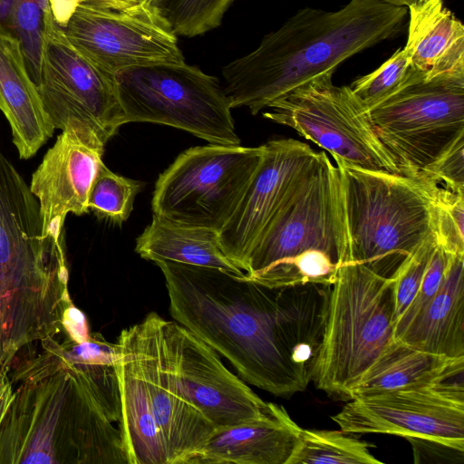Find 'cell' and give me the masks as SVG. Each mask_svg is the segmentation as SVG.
<instances>
[{
  "label": "cell",
  "mask_w": 464,
  "mask_h": 464,
  "mask_svg": "<svg viewBox=\"0 0 464 464\" xmlns=\"http://www.w3.org/2000/svg\"><path fill=\"white\" fill-rule=\"evenodd\" d=\"M155 264L174 321L225 357L245 382L286 398L306 389L324 338L331 285L271 288L216 267Z\"/></svg>",
  "instance_id": "cell-1"
},
{
  "label": "cell",
  "mask_w": 464,
  "mask_h": 464,
  "mask_svg": "<svg viewBox=\"0 0 464 464\" xmlns=\"http://www.w3.org/2000/svg\"><path fill=\"white\" fill-rule=\"evenodd\" d=\"M34 344L8 371L18 385L0 426V464H129L81 366L55 337Z\"/></svg>",
  "instance_id": "cell-2"
},
{
  "label": "cell",
  "mask_w": 464,
  "mask_h": 464,
  "mask_svg": "<svg viewBox=\"0 0 464 464\" xmlns=\"http://www.w3.org/2000/svg\"><path fill=\"white\" fill-rule=\"evenodd\" d=\"M234 0H150L148 3L178 36L194 37L220 25Z\"/></svg>",
  "instance_id": "cell-27"
},
{
  "label": "cell",
  "mask_w": 464,
  "mask_h": 464,
  "mask_svg": "<svg viewBox=\"0 0 464 464\" xmlns=\"http://www.w3.org/2000/svg\"><path fill=\"white\" fill-rule=\"evenodd\" d=\"M93 0H47L51 15L59 27H63L79 5Z\"/></svg>",
  "instance_id": "cell-37"
},
{
  "label": "cell",
  "mask_w": 464,
  "mask_h": 464,
  "mask_svg": "<svg viewBox=\"0 0 464 464\" xmlns=\"http://www.w3.org/2000/svg\"><path fill=\"white\" fill-rule=\"evenodd\" d=\"M394 6L410 7L422 0H379Z\"/></svg>",
  "instance_id": "cell-39"
},
{
  "label": "cell",
  "mask_w": 464,
  "mask_h": 464,
  "mask_svg": "<svg viewBox=\"0 0 464 464\" xmlns=\"http://www.w3.org/2000/svg\"><path fill=\"white\" fill-rule=\"evenodd\" d=\"M368 113L401 174L420 176L464 138V72L429 77L411 66L401 84Z\"/></svg>",
  "instance_id": "cell-7"
},
{
  "label": "cell",
  "mask_w": 464,
  "mask_h": 464,
  "mask_svg": "<svg viewBox=\"0 0 464 464\" xmlns=\"http://www.w3.org/2000/svg\"><path fill=\"white\" fill-rule=\"evenodd\" d=\"M263 146L211 144L180 153L155 184L153 215L219 233L236 209Z\"/></svg>",
  "instance_id": "cell-9"
},
{
  "label": "cell",
  "mask_w": 464,
  "mask_h": 464,
  "mask_svg": "<svg viewBox=\"0 0 464 464\" xmlns=\"http://www.w3.org/2000/svg\"><path fill=\"white\" fill-rule=\"evenodd\" d=\"M464 371V357L448 358L393 338L352 388L350 399L440 381Z\"/></svg>",
  "instance_id": "cell-23"
},
{
  "label": "cell",
  "mask_w": 464,
  "mask_h": 464,
  "mask_svg": "<svg viewBox=\"0 0 464 464\" xmlns=\"http://www.w3.org/2000/svg\"><path fill=\"white\" fill-rule=\"evenodd\" d=\"M335 163L349 234L346 262L392 278L433 234L435 198L440 185L424 175L411 177Z\"/></svg>",
  "instance_id": "cell-5"
},
{
  "label": "cell",
  "mask_w": 464,
  "mask_h": 464,
  "mask_svg": "<svg viewBox=\"0 0 464 464\" xmlns=\"http://www.w3.org/2000/svg\"><path fill=\"white\" fill-rule=\"evenodd\" d=\"M433 234L446 251L464 255V192L440 186L434 204Z\"/></svg>",
  "instance_id": "cell-30"
},
{
  "label": "cell",
  "mask_w": 464,
  "mask_h": 464,
  "mask_svg": "<svg viewBox=\"0 0 464 464\" xmlns=\"http://www.w3.org/2000/svg\"><path fill=\"white\" fill-rule=\"evenodd\" d=\"M160 318L152 312L123 329L117 340L130 354L150 413L163 439L169 464H192L215 426L179 393L170 372Z\"/></svg>",
  "instance_id": "cell-14"
},
{
  "label": "cell",
  "mask_w": 464,
  "mask_h": 464,
  "mask_svg": "<svg viewBox=\"0 0 464 464\" xmlns=\"http://www.w3.org/2000/svg\"><path fill=\"white\" fill-rule=\"evenodd\" d=\"M113 80L125 124H163L211 144L239 145L223 86L198 67L185 62L131 66Z\"/></svg>",
  "instance_id": "cell-8"
},
{
  "label": "cell",
  "mask_w": 464,
  "mask_h": 464,
  "mask_svg": "<svg viewBox=\"0 0 464 464\" xmlns=\"http://www.w3.org/2000/svg\"><path fill=\"white\" fill-rule=\"evenodd\" d=\"M0 111L9 122L19 157L27 160L53 136L35 83L29 75L21 45L0 31Z\"/></svg>",
  "instance_id": "cell-20"
},
{
  "label": "cell",
  "mask_w": 464,
  "mask_h": 464,
  "mask_svg": "<svg viewBox=\"0 0 464 464\" xmlns=\"http://www.w3.org/2000/svg\"><path fill=\"white\" fill-rule=\"evenodd\" d=\"M65 269L63 246L44 238L38 202L0 150V285Z\"/></svg>",
  "instance_id": "cell-18"
},
{
  "label": "cell",
  "mask_w": 464,
  "mask_h": 464,
  "mask_svg": "<svg viewBox=\"0 0 464 464\" xmlns=\"http://www.w3.org/2000/svg\"><path fill=\"white\" fill-rule=\"evenodd\" d=\"M36 88L54 130L84 127L106 145L125 124L113 74L89 60L67 40L49 7Z\"/></svg>",
  "instance_id": "cell-11"
},
{
  "label": "cell",
  "mask_w": 464,
  "mask_h": 464,
  "mask_svg": "<svg viewBox=\"0 0 464 464\" xmlns=\"http://www.w3.org/2000/svg\"><path fill=\"white\" fill-rule=\"evenodd\" d=\"M348 256L342 179L337 166L323 151L312 176L250 252L245 274L271 288L332 285Z\"/></svg>",
  "instance_id": "cell-4"
},
{
  "label": "cell",
  "mask_w": 464,
  "mask_h": 464,
  "mask_svg": "<svg viewBox=\"0 0 464 464\" xmlns=\"http://www.w3.org/2000/svg\"><path fill=\"white\" fill-rule=\"evenodd\" d=\"M135 251L154 263L171 261L245 275L223 252L217 231L175 224L154 215L137 237Z\"/></svg>",
  "instance_id": "cell-24"
},
{
  "label": "cell",
  "mask_w": 464,
  "mask_h": 464,
  "mask_svg": "<svg viewBox=\"0 0 464 464\" xmlns=\"http://www.w3.org/2000/svg\"><path fill=\"white\" fill-rule=\"evenodd\" d=\"M394 338L432 354L464 357V255H451L437 294Z\"/></svg>",
  "instance_id": "cell-21"
},
{
  "label": "cell",
  "mask_w": 464,
  "mask_h": 464,
  "mask_svg": "<svg viewBox=\"0 0 464 464\" xmlns=\"http://www.w3.org/2000/svg\"><path fill=\"white\" fill-rule=\"evenodd\" d=\"M262 146L258 166L218 233L223 252L242 271L271 221L309 179L323 153L295 139L273 140Z\"/></svg>",
  "instance_id": "cell-15"
},
{
  "label": "cell",
  "mask_w": 464,
  "mask_h": 464,
  "mask_svg": "<svg viewBox=\"0 0 464 464\" xmlns=\"http://www.w3.org/2000/svg\"><path fill=\"white\" fill-rule=\"evenodd\" d=\"M408 12L410 65L429 77L464 72V25L443 0H422Z\"/></svg>",
  "instance_id": "cell-22"
},
{
  "label": "cell",
  "mask_w": 464,
  "mask_h": 464,
  "mask_svg": "<svg viewBox=\"0 0 464 464\" xmlns=\"http://www.w3.org/2000/svg\"><path fill=\"white\" fill-rule=\"evenodd\" d=\"M14 386L13 385L8 373L0 371V426L13 402Z\"/></svg>",
  "instance_id": "cell-38"
},
{
  "label": "cell",
  "mask_w": 464,
  "mask_h": 464,
  "mask_svg": "<svg viewBox=\"0 0 464 464\" xmlns=\"http://www.w3.org/2000/svg\"><path fill=\"white\" fill-rule=\"evenodd\" d=\"M437 241L430 235L392 277L394 295V325L415 298Z\"/></svg>",
  "instance_id": "cell-32"
},
{
  "label": "cell",
  "mask_w": 464,
  "mask_h": 464,
  "mask_svg": "<svg viewBox=\"0 0 464 464\" xmlns=\"http://www.w3.org/2000/svg\"><path fill=\"white\" fill-rule=\"evenodd\" d=\"M141 188L140 181L118 175L102 163L89 190V211L100 219L120 225L130 217L136 195Z\"/></svg>",
  "instance_id": "cell-28"
},
{
  "label": "cell",
  "mask_w": 464,
  "mask_h": 464,
  "mask_svg": "<svg viewBox=\"0 0 464 464\" xmlns=\"http://www.w3.org/2000/svg\"><path fill=\"white\" fill-rule=\"evenodd\" d=\"M393 332L392 278L359 263H343L329 295L313 378L316 387L349 401L352 388L393 339Z\"/></svg>",
  "instance_id": "cell-6"
},
{
  "label": "cell",
  "mask_w": 464,
  "mask_h": 464,
  "mask_svg": "<svg viewBox=\"0 0 464 464\" xmlns=\"http://www.w3.org/2000/svg\"><path fill=\"white\" fill-rule=\"evenodd\" d=\"M371 444L343 430H301L287 464H383Z\"/></svg>",
  "instance_id": "cell-26"
},
{
  "label": "cell",
  "mask_w": 464,
  "mask_h": 464,
  "mask_svg": "<svg viewBox=\"0 0 464 464\" xmlns=\"http://www.w3.org/2000/svg\"><path fill=\"white\" fill-rule=\"evenodd\" d=\"M421 175L454 192H464V138L458 140Z\"/></svg>",
  "instance_id": "cell-34"
},
{
  "label": "cell",
  "mask_w": 464,
  "mask_h": 464,
  "mask_svg": "<svg viewBox=\"0 0 464 464\" xmlns=\"http://www.w3.org/2000/svg\"><path fill=\"white\" fill-rule=\"evenodd\" d=\"M407 13L379 0H351L334 12L298 10L257 48L222 68L231 109L256 115L314 78L334 74L346 59L395 36Z\"/></svg>",
  "instance_id": "cell-3"
},
{
  "label": "cell",
  "mask_w": 464,
  "mask_h": 464,
  "mask_svg": "<svg viewBox=\"0 0 464 464\" xmlns=\"http://www.w3.org/2000/svg\"><path fill=\"white\" fill-rule=\"evenodd\" d=\"M301 430L283 406L268 402L258 419L215 429L192 464H287Z\"/></svg>",
  "instance_id": "cell-19"
},
{
  "label": "cell",
  "mask_w": 464,
  "mask_h": 464,
  "mask_svg": "<svg viewBox=\"0 0 464 464\" xmlns=\"http://www.w3.org/2000/svg\"><path fill=\"white\" fill-rule=\"evenodd\" d=\"M105 144L90 129L63 130L32 175L30 190L35 197L44 238L63 246L66 217L89 211L91 185L102 162Z\"/></svg>",
  "instance_id": "cell-17"
},
{
  "label": "cell",
  "mask_w": 464,
  "mask_h": 464,
  "mask_svg": "<svg viewBox=\"0 0 464 464\" xmlns=\"http://www.w3.org/2000/svg\"><path fill=\"white\" fill-rule=\"evenodd\" d=\"M62 326L68 338L74 343H82L91 336L84 314L73 304L63 311Z\"/></svg>",
  "instance_id": "cell-36"
},
{
  "label": "cell",
  "mask_w": 464,
  "mask_h": 464,
  "mask_svg": "<svg viewBox=\"0 0 464 464\" xmlns=\"http://www.w3.org/2000/svg\"><path fill=\"white\" fill-rule=\"evenodd\" d=\"M410 67L404 48H400L375 71L353 82L350 88L369 110L401 84Z\"/></svg>",
  "instance_id": "cell-31"
},
{
  "label": "cell",
  "mask_w": 464,
  "mask_h": 464,
  "mask_svg": "<svg viewBox=\"0 0 464 464\" xmlns=\"http://www.w3.org/2000/svg\"><path fill=\"white\" fill-rule=\"evenodd\" d=\"M414 457V463H463L464 448L439 440L407 438Z\"/></svg>",
  "instance_id": "cell-35"
},
{
  "label": "cell",
  "mask_w": 464,
  "mask_h": 464,
  "mask_svg": "<svg viewBox=\"0 0 464 464\" xmlns=\"http://www.w3.org/2000/svg\"><path fill=\"white\" fill-rule=\"evenodd\" d=\"M61 29L80 53L111 74L131 66L185 62L177 35L148 2L81 4Z\"/></svg>",
  "instance_id": "cell-13"
},
{
  "label": "cell",
  "mask_w": 464,
  "mask_h": 464,
  "mask_svg": "<svg viewBox=\"0 0 464 464\" xmlns=\"http://www.w3.org/2000/svg\"><path fill=\"white\" fill-rule=\"evenodd\" d=\"M324 74L269 105L266 119L292 128L347 165L399 173L379 140L368 110L350 86H336Z\"/></svg>",
  "instance_id": "cell-10"
},
{
  "label": "cell",
  "mask_w": 464,
  "mask_h": 464,
  "mask_svg": "<svg viewBox=\"0 0 464 464\" xmlns=\"http://www.w3.org/2000/svg\"><path fill=\"white\" fill-rule=\"evenodd\" d=\"M161 335L175 385L215 428L260 418L263 401L222 362L218 353L177 322L160 318Z\"/></svg>",
  "instance_id": "cell-16"
},
{
  "label": "cell",
  "mask_w": 464,
  "mask_h": 464,
  "mask_svg": "<svg viewBox=\"0 0 464 464\" xmlns=\"http://www.w3.org/2000/svg\"><path fill=\"white\" fill-rule=\"evenodd\" d=\"M47 9V0H14L7 24V33L21 45L29 75L35 85L40 77Z\"/></svg>",
  "instance_id": "cell-29"
},
{
  "label": "cell",
  "mask_w": 464,
  "mask_h": 464,
  "mask_svg": "<svg viewBox=\"0 0 464 464\" xmlns=\"http://www.w3.org/2000/svg\"><path fill=\"white\" fill-rule=\"evenodd\" d=\"M332 420L351 434L426 438L464 448L463 371L431 383L354 397Z\"/></svg>",
  "instance_id": "cell-12"
},
{
  "label": "cell",
  "mask_w": 464,
  "mask_h": 464,
  "mask_svg": "<svg viewBox=\"0 0 464 464\" xmlns=\"http://www.w3.org/2000/svg\"><path fill=\"white\" fill-rule=\"evenodd\" d=\"M451 255L440 245L436 244L415 298L394 325L393 338L404 329L412 317L437 294L444 280Z\"/></svg>",
  "instance_id": "cell-33"
},
{
  "label": "cell",
  "mask_w": 464,
  "mask_h": 464,
  "mask_svg": "<svg viewBox=\"0 0 464 464\" xmlns=\"http://www.w3.org/2000/svg\"><path fill=\"white\" fill-rule=\"evenodd\" d=\"M63 355L78 363L89 380L96 399L110 421L121 418V388L117 367V346L100 334L82 343L68 338L61 343Z\"/></svg>",
  "instance_id": "cell-25"
},
{
  "label": "cell",
  "mask_w": 464,
  "mask_h": 464,
  "mask_svg": "<svg viewBox=\"0 0 464 464\" xmlns=\"http://www.w3.org/2000/svg\"><path fill=\"white\" fill-rule=\"evenodd\" d=\"M0 371H2V370L0 369Z\"/></svg>",
  "instance_id": "cell-41"
},
{
  "label": "cell",
  "mask_w": 464,
  "mask_h": 464,
  "mask_svg": "<svg viewBox=\"0 0 464 464\" xmlns=\"http://www.w3.org/2000/svg\"><path fill=\"white\" fill-rule=\"evenodd\" d=\"M139 1H142V2H149L150 0H139Z\"/></svg>",
  "instance_id": "cell-40"
}]
</instances>
